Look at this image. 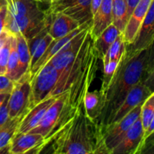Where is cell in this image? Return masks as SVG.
<instances>
[{
  "label": "cell",
  "mask_w": 154,
  "mask_h": 154,
  "mask_svg": "<svg viewBox=\"0 0 154 154\" xmlns=\"http://www.w3.org/2000/svg\"><path fill=\"white\" fill-rule=\"evenodd\" d=\"M48 145L51 147L47 153L54 154H108L102 125L88 117L84 107L77 109L53 133L44 148Z\"/></svg>",
  "instance_id": "6da1fadb"
},
{
  "label": "cell",
  "mask_w": 154,
  "mask_h": 154,
  "mask_svg": "<svg viewBox=\"0 0 154 154\" xmlns=\"http://www.w3.org/2000/svg\"><path fill=\"white\" fill-rule=\"evenodd\" d=\"M148 48L135 54L125 51L117 72L105 92V106L99 118L102 128L110 124L116 111L131 89L142 81L147 66Z\"/></svg>",
  "instance_id": "7a4b0ae2"
},
{
  "label": "cell",
  "mask_w": 154,
  "mask_h": 154,
  "mask_svg": "<svg viewBox=\"0 0 154 154\" xmlns=\"http://www.w3.org/2000/svg\"><path fill=\"white\" fill-rule=\"evenodd\" d=\"M99 60L93 40L90 38L81 64L68 90L67 105L72 109L84 107V97L96 78Z\"/></svg>",
  "instance_id": "3957f363"
},
{
  "label": "cell",
  "mask_w": 154,
  "mask_h": 154,
  "mask_svg": "<svg viewBox=\"0 0 154 154\" xmlns=\"http://www.w3.org/2000/svg\"><path fill=\"white\" fill-rule=\"evenodd\" d=\"M60 76V72L49 63L38 71L31 80V92L28 110L50 97Z\"/></svg>",
  "instance_id": "277c9868"
},
{
  "label": "cell",
  "mask_w": 154,
  "mask_h": 154,
  "mask_svg": "<svg viewBox=\"0 0 154 154\" xmlns=\"http://www.w3.org/2000/svg\"><path fill=\"white\" fill-rule=\"evenodd\" d=\"M48 14H63L70 17L80 25L91 23V0H56L49 5Z\"/></svg>",
  "instance_id": "5b68a950"
},
{
  "label": "cell",
  "mask_w": 154,
  "mask_h": 154,
  "mask_svg": "<svg viewBox=\"0 0 154 154\" xmlns=\"http://www.w3.org/2000/svg\"><path fill=\"white\" fill-rule=\"evenodd\" d=\"M31 92V78L29 72L15 81L13 89L9 95L8 107L9 117H21L28 111Z\"/></svg>",
  "instance_id": "8992f818"
},
{
  "label": "cell",
  "mask_w": 154,
  "mask_h": 154,
  "mask_svg": "<svg viewBox=\"0 0 154 154\" xmlns=\"http://www.w3.org/2000/svg\"><path fill=\"white\" fill-rule=\"evenodd\" d=\"M142 103L135 107L119 121L102 128L104 142L107 147L108 154L111 153L113 149L118 144L129 128L140 117Z\"/></svg>",
  "instance_id": "52a82bcc"
},
{
  "label": "cell",
  "mask_w": 154,
  "mask_h": 154,
  "mask_svg": "<svg viewBox=\"0 0 154 154\" xmlns=\"http://www.w3.org/2000/svg\"><path fill=\"white\" fill-rule=\"evenodd\" d=\"M90 27L91 25L84 29L48 61L60 74L67 69L75 60L90 31Z\"/></svg>",
  "instance_id": "ba28073f"
},
{
  "label": "cell",
  "mask_w": 154,
  "mask_h": 154,
  "mask_svg": "<svg viewBox=\"0 0 154 154\" xmlns=\"http://www.w3.org/2000/svg\"><path fill=\"white\" fill-rule=\"evenodd\" d=\"M154 42V0L140 26L135 40L126 45V51L135 54L147 49Z\"/></svg>",
  "instance_id": "9c48e42d"
},
{
  "label": "cell",
  "mask_w": 154,
  "mask_h": 154,
  "mask_svg": "<svg viewBox=\"0 0 154 154\" xmlns=\"http://www.w3.org/2000/svg\"><path fill=\"white\" fill-rule=\"evenodd\" d=\"M45 138L38 133H16L11 141L8 147L10 154L41 153Z\"/></svg>",
  "instance_id": "30bf717a"
},
{
  "label": "cell",
  "mask_w": 154,
  "mask_h": 154,
  "mask_svg": "<svg viewBox=\"0 0 154 154\" xmlns=\"http://www.w3.org/2000/svg\"><path fill=\"white\" fill-rule=\"evenodd\" d=\"M144 130L140 117L126 132L111 154H137L141 153Z\"/></svg>",
  "instance_id": "8fae6325"
},
{
  "label": "cell",
  "mask_w": 154,
  "mask_h": 154,
  "mask_svg": "<svg viewBox=\"0 0 154 154\" xmlns=\"http://www.w3.org/2000/svg\"><path fill=\"white\" fill-rule=\"evenodd\" d=\"M150 93L151 92L143 84L142 81L138 83L136 85H135L131 89L123 103L116 111L109 125L113 124L121 120L124 116H126L128 113L133 110L135 107L142 103L150 96Z\"/></svg>",
  "instance_id": "7c38bea8"
},
{
  "label": "cell",
  "mask_w": 154,
  "mask_h": 154,
  "mask_svg": "<svg viewBox=\"0 0 154 154\" xmlns=\"http://www.w3.org/2000/svg\"><path fill=\"white\" fill-rule=\"evenodd\" d=\"M59 95L46 98L29 109L20 121L16 133H27L35 127L43 118L48 108L57 100Z\"/></svg>",
  "instance_id": "4fadbf2b"
},
{
  "label": "cell",
  "mask_w": 154,
  "mask_h": 154,
  "mask_svg": "<svg viewBox=\"0 0 154 154\" xmlns=\"http://www.w3.org/2000/svg\"><path fill=\"white\" fill-rule=\"evenodd\" d=\"M91 25V23H87L82 24V25L80 26L79 27L76 29L73 30L72 32H71L69 34L66 35V36L63 38H60L58 39H54L52 41L50 45L48 46V48H47V50L45 51V52L44 53L43 55L39 58V60L36 62L35 64L32 66V67L29 70V75H30V78H32L34 77V75L37 73L38 71L40 70L45 64L48 63L50 60L54 57V55L57 54L69 41L72 40L75 35L78 34L79 32H81L84 29H85L86 27H87L88 26Z\"/></svg>",
  "instance_id": "5bb4252c"
},
{
  "label": "cell",
  "mask_w": 154,
  "mask_h": 154,
  "mask_svg": "<svg viewBox=\"0 0 154 154\" xmlns=\"http://www.w3.org/2000/svg\"><path fill=\"white\" fill-rule=\"evenodd\" d=\"M153 0H140L129 17L123 33L126 45H130L135 40L140 26L147 14Z\"/></svg>",
  "instance_id": "9a60e30c"
},
{
  "label": "cell",
  "mask_w": 154,
  "mask_h": 154,
  "mask_svg": "<svg viewBox=\"0 0 154 154\" xmlns=\"http://www.w3.org/2000/svg\"><path fill=\"white\" fill-rule=\"evenodd\" d=\"M8 17H42L48 15L41 8L38 0H5Z\"/></svg>",
  "instance_id": "2e32d148"
},
{
  "label": "cell",
  "mask_w": 154,
  "mask_h": 154,
  "mask_svg": "<svg viewBox=\"0 0 154 154\" xmlns=\"http://www.w3.org/2000/svg\"><path fill=\"white\" fill-rule=\"evenodd\" d=\"M112 2L113 0H102L97 11L93 16L90 35L93 40L112 23Z\"/></svg>",
  "instance_id": "e0dca14e"
},
{
  "label": "cell",
  "mask_w": 154,
  "mask_h": 154,
  "mask_svg": "<svg viewBox=\"0 0 154 154\" xmlns=\"http://www.w3.org/2000/svg\"><path fill=\"white\" fill-rule=\"evenodd\" d=\"M49 14L51 15V22L48 28V32L54 39L64 37L81 26L72 17L63 14Z\"/></svg>",
  "instance_id": "ac0fdd59"
},
{
  "label": "cell",
  "mask_w": 154,
  "mask_h": 154,
  "mask_svg": "<svg viewBox=\"0 0 154 154\" xmlns=\"http://www.w3.org/2000/svg\"><path fill=\"white\" fill-rule=\"evenodd\" d=\"M105 106V93L101 89L87 92L84 97V109L88 117L99 120Z\"/></svg>",
  "instance_id": "d6986e66"
},
{
  "label": "cell",
  "mask_w": 154,
  "mask_h": 154,
  "mask_svg": "<svg viewBox=\"0 0 154 154\" xmlns=\"http://www.w3.org/2000/svg\"><path fill=\"white\" fill-rule=\"evenodd\" d=\"M17 40V49L19 58V71H18V80L22 78L25 74L29 72L31 64V54L28 41L25 36L21 33L15 34Z\"/></svg>",
  "instance_id": "ffe728a7"
},
{
  "label": "cell",
  "mask_w": 154,
  "mask_h": 154,
  "mask_svg": "<svg viewBox=\"0 0 154 154\" xmlns=\"http://www.w3.org/2000/svg\"><path fill=\"white\" fill-rule=\"evenodd\" d=\"M121 33V32L113 23L108 26L96 39L93 40L95 49L97 51L99 60H102L108 48H110L116 38Z\"/></svg>",
  "instance_id": "44dd1931"
},
{
  "label": "cell",
  "mask_w": 154,
  "mask_h": 154,
  "mask_svg": "<svg viewBox=\"0 0 154 154\" xmlns=\"http://www.w3.org/2000/svg\"><path fill=\"white\" fill-rule=\"evenodd\" d=\"M23 116L15 118H9L8 120L0 127V153L8 152L9 144L14 135L16 134L18 125Z\"/></svg>",
  "instance_id": "7402d4cb"
},
{
  "label": "cell",
  "mask_w": 154,
  "mask_h": 154,
  "mask_svg": "<svg viewBox=\"0 0 154 154\" xmlns=\"http://www.w3.org/2000/svg\"><path fill=\"white\" fill-rule=\"evenodd\" d=\"M112 18V23L123 32L129 20L126 0H113Z\"/></svg>",
  "instance_id": "603a6c76"
},
{
  "label": "cell",
  "mask_w": 154,
  "mask_h": 154,
  "mask_svg": "<svg viewBox=\"0 0 154 154\" xmlns=\"http://www.w3.org/2000/svg\"><path fill=\"white\" fill-rule=\"evenodd\" d=\"M54 38L49 34V32L45 35H41L38 36L35 41L29 45L30 54H31V64L30 69L36 63L41 57L44 54L47 48L52 42ZM30 70V69H29Z\"/></svg>",
  "instance_id": "cb8c5ba5"
},
{
  "label": "cell",
  "mask_w": 154,
  "mask_h": 154,
  "mask_svg": "<svg viewBox=\"0 0 154 154\" xmlns=\"http://www.w3.org/2000/svg\"><path fill=\"white\" fill-rule=\"evenodd\" d=\"M126 45H127L123 38V33L121 32L116 38L114 42L110 46L106 54L102 59L103 64L110 61H120L126 51Z\"/></svg>",
  "instance_id": "d4e9b609"
},
{
  "label": "cell",
  "mask_w": 154,
  "mask_h": 154,
  "mask_svg": "<svg viewBox=\"0 0 154 154\" xmlns=\"http://www.w3.org/2000/svg\"><path fill=\"white\" fill-rule=\"evenodd\" d=\"M18 71H19V58L17 49V40L15 35L11 34V45L7 65L5 76L13 81H18Z\"/></svg>",
  "instance_id": "484cf974"
},
{
  "label": "cell",
  "mask_w": 154,
  "mask_h": 154,
  "mask_svg": "<svg viewBox=\"0 0 154 154\" xmlns=\"http://www.w3.org/2000/svg\"><path fill=\"white\" fill-rule=\"evenodd\" d=\"M154 116V92L150 93V96L143 102L141 105V114H140V118H141V123H142L143 128L145 132L146 129L148 128L152 119Z\"/></svg>",
  "instance_id": "4316f807"
},
{
  "label": "cell",
  "mask_w": 154,
  "mask_h": 154,
  "mask_svg": "<svg viewBox=\"0 0 154 154\" xmlns=\"http://www.w3.org/2000/svg\"><path fill=\"white\" fill-rule=\"evenodd\" d=\"M120 62V61H119ZM119 62L117 61H110L108 63H104V72H103V79H102V84L101 90L105 93L106 90L108 89L113 77L115 75L117 72V66H118Z\"/></svg>",
  "instance_id": "83f0119b"
},
{
  "label": "cell",
  "mask_w": 154,
  "mask_h": 154,
  "mask_svg": "<svg viewBox=\"0 0 154 154\" xmlns=\"http://www.w3.org/2000/svg\"><path fill=\"white\" fill-rule=\"evenodd\" d=\"M11 45V34H9L0 49V75H5Z\"/></svg>",
  "instance_id": "f1b7e54d"
},
{
  "label": "cell",
  "mask_w": 154,
  "mask_h": 154,
  "mask_svg": "<svg viewBox=\"0 0 154 154\" xmlns=\"http://www.w3.org/2000/svg\"><path fill=\"white\" fill-rule=\"evenodd\" d=\"M14 85V81L5 75H0V93H11Z\"/></svg>",
  "instance_id": "f546056e"
},
{
  "label": "cell",
  "mask_w": 154,
  "mask_h": 154,
  "mask_svg": "<svg viewBox=\"0 0 154 154\" xmlns=\"http://www.w3.org/2000/svg\"><path fill=\"white\" fill-rule=\"evenodd\" d=\"M8 97L5 100L2 105L0 106V127L2 126L8 120L9 112H8Z\"/></svg>",
  "instance_id": "4dcf8cb0"
},
{
  "label": "cell",
  "mask_w": 154,
  "mask_h": 154,
  "mask_svg": "<svg viewBox=\"0 0 154 154\" xmlns=\"http://www.w3.org/2000/svg\"><path fill=\"white\" fill-rule=\"evenodd\" d=\"M154 66V42L148 48V57H147V66H146L145 73L144 77L149 73L151 71Z\"/></svg>",
  "instance_id": "1f68e13d"
},
{
  "label": "cell",
  "mask_w": 154,
  "mask_h": 154,
  "mask_svg": "<svg viewBox=\"0 0 154 154\" xmlns=\"http://www.w3.org/2000/svg\"><path fill=\"white\" fill-rule=\"evenodd\" d=\"M141 81L151 93L154 92V66L151 71L143 78Z\"/></svg>",
  "instance_id": "d6a6232c"
},
{
  "label": "cell",
  "mask_w": 154,
  "mask_h": 154,
  "mask_svg": "<svg viewBox=\"0 0 154 154\" xmlns=\"http://www.w3.org/2000/svg\"><path fill=\"white\" fill-rule=\"evenodd\" d=\"M7 14V5H4L1 6V7H0V34L2 32L3 30L5 29V27Z\"/></svg>",
  "instance_id": "836d02e7"
},
{
  "label": "cell",
  "mask_w": 154,
  "mask_h": 154,
  "mask_svg": "<svg viewBox=\"0 0 154 154\" xmlns=\"http://www.w3.org/2000/svg\"><path fill=\"white\" fill-rule=\"evenodd\" d=\"M141 153H154V137L150 141H146Z\"/></svg>",
  "instance_id": "e575fe53"
},
{
  "label": "cell",
  "mask_w": 154,
  "mask_h": 154,
  "mask_svg": "<svg viewBox=\"0 0 154 154\" xmlns=\"http://www.w3.org/2000/svg\"><path fill=\"white\" fill-rule=\"evenodd\" d=\"M153 134H154V116H153V119H152L151 122H150V125H149L148 128L146 129L145 132H144V137H143L142 147H143V146H144V142H145L146 140H147V138H148L150 136V135H153ZM141 150H142V148H141Z\"/></svg>",
  "instance_id": "d590c367"
},
{
  "label": "cell",
  "mask_w": 154,
  "mask_h": 154,
  "mask_svg": "<svg viewBox=\"0 0 154 154\" xmlns=\"http://www.w3.org/2000/svg\"><path fill=\"white\" fill-rule=\"evenodd\" d=\"M140 0H126V4H127V14H128V17L132 14V11L136 7L138 3L139 2Z\"/></svg>",
  "instance_id": "8d00e7d4"
},
{
  "label": "cell",
  "mask_w": 154,
  "mask_h": 154,
  "mask_svg": "<svg viewBox=\"0 0 154 154\" xmlns=\"http://www.w3.org/2000/svg\"><path fill=\"white\" fill-rule=\"evenodd\" d=\"M102 2V0H91V12L93 16L97 11Z\"/></svg>",
  "instance_id": "74e56055"
},
{
  "label": "cell",
  "mask_w": 154,
  "mask_h": 154,
  "mask_svg": "<svg viewBox=\"0 0 154 154\" xmlns=\"http://www.w3.org/2000/svg\"><path fill=\"white\" fill-rule=\"evenodd\" d=\"M9 34H10V32H8L6 29L3 30L2 32L0 34V49H1L2 47L3 44L5 43V42L6 38H7V37L8 36Z\"/></svg>",
  "instance_id": "f35d334b"
},
{
  "label": "cell",
  "mask_w": 154,
  "mask_h": 154,
  "mask_svg": "<svg viewBox=\"0 0 154 154\" xmlns=\"http://www.w3.org/2000/svg\"><path fill=\"white\" fill-rule=\"evenodd\" d=\"M10 93H0V106L3 104L6 99L8 97Z\"/></svg>",
  "instance_id": "ab89813d"
},
{
  "label": "cell",
  "mask_w": 154,
  "mask_h": 154,
  "mask_svg": "<svg viewBox=\"0 0 154 154\" xmlns=\"http://www.w3.org/2000/svg\"><path fill=\"white\" fill-rule=\"evenodd\" d=\"M4 5H6V1L5 0H0V7Z\"/></svg>",
  "instance_id": "60d3db41"
},
{
  "label": "cell",
  "mask_w": 154,
  "mask_h": 154,
  "mask_svg": "<svg viewBox=\"0 0 154 154\" xmlns=\"http://www.w3.org/2000/svg\"><path fill=\"white\" fill-rule=\"evenodd\" d=\"M54 1H56V0H51V3L53 2H54ZM51 3H50V4H51Z\"/></svg>",
  "instance_id": "b9f144b4"
},
{
  "label": "cell",
  "mask_w": 154,
  "mask_h": 154,
  "mask_svg": "<svg viewBox=\"0 0 154 154\" xmlns=\"http://www.w3.org/2000/svg\"><path fill=\"white\" fill-rule=\"evenodd\" d=\"M38 2H40L41 3H42V0H38Z\"/></svg>",
  "instance_id": "7bdbcfd3"
}]
</instances>
